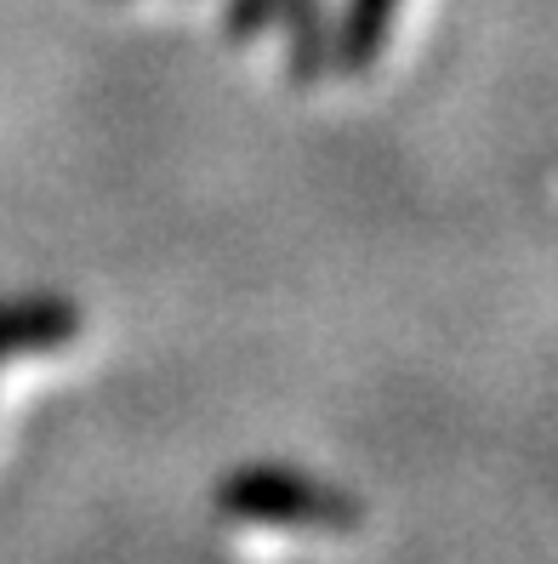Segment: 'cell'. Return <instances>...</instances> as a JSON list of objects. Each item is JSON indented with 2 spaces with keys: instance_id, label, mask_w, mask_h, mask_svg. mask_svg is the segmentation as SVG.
<instances>
[{
  "instance_id": "cell-1",
  "label": "cell",
  "mask_w": 558,
  "mask_h": 564,
  "mask_svg": "<svg viewBox=\"0 0 558 564\" xmlns=\"http://www.w3.org/2000/svg\"><path fill=\"white\" fill-rule=\"evenodd\" d=\"M217 513L245 519V524H285V530H359L365 502L353 490L314 479L303 468H274V462H251L234 468L217 485Z\"/></svg>"
},
{
  "instance_id": "cell-2",
  "label": "cell",
  "mask_w": 558,
  "mask_h": 564,
  "mask_svg": "<svg viewBox=\"0 0 558 564\" xmlns=\"http://www.w3.org/2000/svg\"><path fill=\"white\" fill-rule=\"evenodd\" d=\"M80 337V308L69 296L29 291V296H0V359L7 354H41Z\"/></svg>"
},
{
  "instance_id": "cell-3",
  "label": "cell",
  "mask_w": 558,
  "mask_h": 564,
  "mask_svg": "<svg viewBox=\"0 0 558 564\" xmlns=\"http://www.w3.org/2000/svg\"><path fill=\"white\" fill-rule=\"evenodd\" d=\"M285 29V80L308 91L331 75V18H325V0H280Z\"/></svg>"
},
{
  "instance_id": "cell-4",
  "label": "cell",
  "mask_w": 558,
  "mask_h": 564,
  "mask_svg": "<svg viewBox=\"0 0 558 564\" xmlns=\"http://www.w3.org/2000/svg\"><path fill=\"white\" fill-rule=\"evenodd\" d=\"M393 18H400V0H348L342 18L331 23V69L337 75H365L387 52Z\"/></svg>"
},
{
  "instance_id": "cell-5",
  "label": "cell",
  "mask_w": 558,
  "mask_h": 564,
  "mask_svg": "<svg viewBox=\"0 0 558 564\" xmlns=\"http://www.w3.org/2000/svg\"><path fill=\"white\" fill-rule=\"evenodd\" d=\"M280 18V0H222V35L228 41H256Z\"/></svg>"
}]
</instances>
